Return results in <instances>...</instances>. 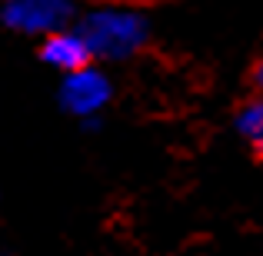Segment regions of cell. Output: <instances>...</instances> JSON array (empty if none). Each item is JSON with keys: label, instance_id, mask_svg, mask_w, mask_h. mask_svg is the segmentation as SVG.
Segmentation results:
<instances>
[{"label": "cell", "instance_id": "cell-3", "mask_svg": "<svg viewBox=\"0 0 263 256\" xmlns=\"http://www.w3.org/2000/svg\"><path fill=\"white\" fill-rule=\"evenodd\" d=\"M0 17L17 33L44 37L73 24V0H4Z\"/></svg>", "mask_w": 263, "mask_h": 256}, {"label": "cell", "instance_id": "cell-1", "mask_svg": "<svg viewBox=\"0 0 263 256\" xmlns=\"http://www.w3.org/2000/svg\"><path fill=\"white\" fill-rule=\"evenodd\" d=\"M77 30L84 33L93 60H103V64L130 60L150 44L147 17L140 13V7L130 4H97L77 20Z\"/></svg>", "mask_w": 263, "mask_h": 256}, {"label": "cell", "instance_id": "cell-2", "mask_svg": "<svg viewBox=\"0 0 263 256\" xmlns=\"http://www.w3.org/2000/svg\"><path fill=\"white\" fill-rule=\"evenodd\" d=\"M57 96H60V107L70 116H77V120H93L110 103L114 84H110V77L97 64H87L73 73H64Z\"/></svg>", "mask_w": 263, "mask_h": 256}, {"label": "cell", "instance_id": "cell-4", "mask_svg": "<svg viewBox=\"0 0 263 256\" xmlns=\"http://www.w3.org/2000/svg\"><path fill=\"white\" fill-rule=\"evenodd\" d=\"M40 60L60 73H73L87 64H97L77 27H60L53 33H44L40 37Z\"/></svg>", "mask_w": 263, "mask_h": 256}, {"label": "cell", "instance_id": "cell-5", "mask_svg": "<svg viewBox=\"0 0 263 256\" xmlns=\"http://www.w3.org/2000/svg\"><path fill=\"white\" fill-rule=\"evenodd\" d=\"M233 127H237V133L243 136L250 147H260L263 143V96L253 93L250 100H243L237 107V113H233Z\"/></svg>", "mask_w": 263, "mask_h": 256}, {"label": "cell", "instance_id": "cell-6", "mask_svg": "<svg viewBox=\"0 0 263 256\" xmlns=\"http://www.w3.org/2000/svg\"><path fill=\"white\" fill-rule=\"evenodd\" d=\"M250 84H253V90L263 96V53L253 60V67H250Z\"/></svg>", "mask_w": 263, "mask_h": 256}, {"label": "cell", "instance_id": "cell-8", "mask_svg": "<svg viewBox=\"0 0 263 256\" xmlns=\"http://www.w3.org/2000/svg\"><path fill=\"white\" fill-rule=\"evenodd\" d=\"M257 150H260V156H263V143H260V147H257Z\"/></svg>", "mask_w": 263, "mask_h": 256}, {"label": "cell", "instance_id": "cell-7", "mask_svg": "<svg viewBox=\"0 0 263 256\" xmlns=\"http://www.w3.org/2000/svg\"><path fill=\"white\" fill-rule=\"evenodd\" d=\"M97 4H130V7H140V4H154V0H97Z\"/></svg>", "mask_w": 263, "mask_h": 256}, {"label": "cell", "instance_id": "cell-9", "mask_svg": "<svg viewBox=\"0 0 263 256\" xmlns=\"http://www.w3.org/2000/svg\"><path fill=\"white\" fill-rule=\"evenodd\" d=\"M0 4H4V0H0Z\"/></svg>", "mask_w": 263, "mask_h": 256}]
</instances>
